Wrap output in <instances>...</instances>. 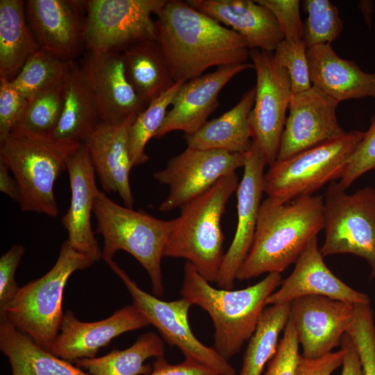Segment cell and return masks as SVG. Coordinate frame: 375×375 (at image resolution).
Listing matches in <instances>:
<instances>
[{
    "label": "cell",
    "instance_id": "obj_45",
    "mask_svg": "<svg viewBox=\"0 0 375 375\" xmlns=\"http://www.w3.org/2000/svg\"><path fill=\"white\" fill-rule=\"evenodd\" d=\"M144 375H219L210 367L197 361L185 359L178 364H170L165 356L156 358L152 370Z\"/></svg>",
    "mask_w": 375,
    "mask_h": 375
},
{
    "label": "cell",
    "instance_id": "obj_12",
    "mask_svg": "<svg viewBox=\"0 0 375 375\" xmlns=\"http://www.w3.org/2000/svg\"><path fill=\"white\" fill-rule=\"evenodd\" d=\"M122 280L135 304L169 345L177 347L190 359L203 364L219 375H236L234 367L213 347L201 342L188 321L192 304L185 299L166 301L142 290L115 261L108 264Z\"/></svg>",
    "mask_w": 375,
    "mask_h": 375
},
{
    "label": "cell",
    "instance_id": "obj_21",
    "mask_svg": "<svg viewBox=\"0 0 375 375\" xmlns=\"http://www.w3.org/2000/svg\"><path fill=\"white\" fill-rule=\"evenodd\" d=\"M66 166L70 182L71 201L61 222L67 231V240L74 249L94 262L99 261L102 250L94 237L90 222L99 190L95 182V169L83 143L71 152Z\"/></svg>",
    "mask_w": 375,
    "mask_h": 375
},
{
    "label": "cell",
    "instance_id": "obj_17",
    "mask_svg": "<svg viewBox=\"0 0 375 375\" xmlns=\"http://www.w3.org/2000/svg\"><path fill=\"white\" fill-rule=\"evenodd\" d=\"M266 164L253 142L245 153L244 173L237 192L238 222L233 240L224 254L217 286L232 290L237 274L245 260L253 240L261 199L264 192V169Z\"/></svg>",
    "mask_w": 375,
    "mask_h": 375
},
{
    "label": "cell",
    "instance_id": "obj_47",
    "mask_svg": "<svg viewBox=\"0 0 375 375\" xmlns=\"http://www.w3.org/2000/svg\"><path fill=\"white\" fill-rule=\"evenodd\" d=\"M8 166L0 161V190L11 199L19 203L21 199L18 184L15 178L9 174Z\"/></svg>",
    "mask_w": 375,
    "mask_h": 375
},
{
    "label": "cell",
    "instance_id": "obj_33",
    "mask_svg": "<svg viewBox=\"0 0 375 375\" xmlns=\"http://www.w3.org/2000/svg\"><path fill=\"white\" fill-rule=\"evenodd\" d=\"M74 62L63 60L39 49L28 58L18 74L10 82L27 99L62 83Z\"/></svg>",
    "mask_w": 375,
    "mask_h": 375
},
{
    "label": "cell",
    "instance_id": "obj_10",
    "mask_svg": "<svg viewBox=\"0 0 375 375\" xmlns=\"http://www.w3.org/2000/svg\"><path fill=\"white\" fill-rule=\"evenodd\" d=\"M167 0H87L84 46L88 52H122L147 40H157L151 14Z\"/></svg>",
    "mask_w": 375,
    "mask_h": 375
},
{
    "label": "cell",
    "instance_id": "obj_24",
    "mask_svg": "<svg viewBox=\"0 0 375 375\" xmlns=\"http://www.w3.org/2000/svg\"><path fill=\"white\" fill-rule=\"evenodd\" d=\"M194 9L231 27L243 37L249 49L273 51L284 40L280 26L265 6L251 0H188Z\"/></svg>",
    "mask_w": 375,
    "mask_h": 375
},
{
    "label": "cell",
    "instance_id": "obj_35",
    "mask_svg": "<svg viewBox=\"0 0 375 375\" xmlns=\"http://www.w3.org/2000/svg\"><path fill=\"white\" fill-rule=\"evenodd\" d=\"M64 81L27 99L15 126L50 135L60 117Z\"/></svg>",
    "mask_w": 375,
    "mask_h": 375
},
{
    "label": "cell",
    "instance_id": "obj_34",
    "mask_svg": "<svg viewBox=\"0 0 375 375\" xmlns=\"http://www.w3.org/2000/svg\"><path fill=\"white\" fill-rule=\"evenodd\" d=\"M184 83L176 81L136 117L128 135V151L132 167L142 165L149 160L144 151L146 145L151 138H155L167 115V108Z\"/></svg>",
    "mask_w": 375,
    "mask_h": 375
},
{
    "label": "cell",
    "instance_id": "obj_46",
    "mask_svg": "<svg viewBox=\"0 0 375 375\" xmlns=\"http://www.w3.org/2000/svg\"><path fill=\"white\" fill-rule=\"evenodd\" d=\"M340 347L345 349L341 375H363L358 351L347 333L342 336Z\"/></svg>",
    "mask_w": 375,
    "mask_h": 375
},
{
    "label": "cell",
    "instance_id": "obj_48",
    "mask_svg": "<svg viewBox=\"0 0 375 375\" xmlns=\"http://www.w3.org/2000/svg\"><path fill=\"white\" fill-rule=\"evenodd\" d=\"M358 8L363 15L366 24L370 26L374 10L372 2L370 1H361Z\"/></svg>",
    "mask_w": 375,
    "mask_h": 375
},
{
    "label": "cell",
    "instance_id": "obj_7",
    "mask_svg": "<svg viewBox=\"0 0 375 375\" xmlns=\"http://www.w3.org/2000/svg\"><path fill=\"white\" fill-rule=\"evenodd\" d=\"M94 262L65 240L52 268L19 288L13 299L0 308V316L49 351L65 314L62 302L67 281L74 272L85 269Z\"/></svg>",
    "mask_w": 375,
    "mask_h": 375
},
{
    "label": "cell",
    "instance_id": "obj_22",
    "mask_svg": "<svg viewBox=\"0 0 375 375\" xmlns=\"http://www.w3.org/2000/svg\"><path fill=\"white\" fill-rule=\"evenodd\" d=\"M137 116L117 123L101 122L83 142L87 147L104 192L117 193L126 207L134 200L129 183L132 165L128 151L130 128Z\"/></svg>",
    "mask_w": 375,
    "mask_h": 375
},
{
    "label": "cell",
    "instance_id": "obj_9",
    "mask_svg": "<svg viewBox=\"0 0 375 375\" xmlns=\"http://www.w3.org/2000/svg\"><path fill=\"white\" fill-rule=\"evenodd\" d=\"M325 239L322 256L349 253L364 259L375 278V189L352 194L338 182L330 183L324 197Z\"/></svg>",
    "mask_w": 375,
    "mask_h": 375
},
{
    "label": "cell",
    "instance_id": "obj_19",
    "mask_svg": "<svg viewBox=\"0 0 375 375\" xmlns=\"http://www.w3.org/2000/svg\"><path fill=\"white\" fill-rule=\"evenodd\" d=\"M81 67L101 122L117 123L146 108L127 80L122 52L88 51Z\"/></svg>",
    "mask_w": 375,
    "mask_h": 375
},
{
    "label": "cell",
    "instance_id": "obj_29",
    "mask_svg": "<svg viewBox=\"0 0 375 375\" xmlns=\"http://www.w3.org/2000/svg\"><path fill=\"white\" fill-rule=\"evenodd\" d=\"M122 56L127 80L146 107L176 83L157 40L135 43Z\"/></svg>",
    "mask_w": 375,
    "mask_h": 375
},
{
    "label": "cell",
    "instance_id": "obj_37",
    "mask_svg": "<svg viewBox=\"0 0 375 375\" xmlns=\"http://www.w3.org/2000/svg\"><path fill=\"white\" fill-rule=\"evenodd\" d=\"M347 333L358 351L363 375H375V324L370 304H354V317Z\"/></svg>",
    "mask_w": 375,
    "mask_h": 375
},
{
    "label": "cell",
    "instance_id": "obj_14",
    "mask_svg": "<svg viewBox=\"0 0 375 375\" xmlns=\"http://www.w3.org/2000/svg\"><path fill=\"white\" fill-rule=\"evenodd\" d=\"M354 304L323 296H305L291 302L292 320L303 357L316 359L332 352L351 324Z\"/></svg>",
    "mask_w": 375,
    "mask_h": 375
},
{
    "label": "cell",
    "instance_id": "obj_39",
    "mask_svg": "<svg viewBox=\"0 0 375 375\" xmlns=\"http://www.w3.org/2000/svg\"><path fill=\"white\" fill-rule=\"evenodd\" d=\"M375 168V115L351 157L339 185L347 190L356 179Z\"/></svg>",
    "mask_w": 375,
    "mask_h": 375
},
{
    "label": "cell",
    "instance_id": "obj_6",
    "mask_svg": "<svg viewBox=\"0 0 375 375\" xmlns=\"http://www.w3.org/2000/svg\"><path fill=\"white\" fill-rule=\"evenodd\" d=\"M96 233L103 238L101 258L108 264L119 250L132 255L148 274L154 296L162 297L164 285L161 260L174 219L156 218L112 201L99 190L94 202Z\"/></svg>",
    "mask_w": 375,
    "mask_h": 375
},
{
    "label": "cell",
    "instance_id": "obj_13",
    "mask_svg": "<svg viewBox=\"0 0 375 375\" xmlns=\"http://www.w3.org/2000/svg\"><path fill=\"white\" fill-rule=\"evenodd\" d=\"M245 153L187 147L153 174L166 185L168 195L158 209L167 212L183 206L210 189L223 176L244 167Z\"/></svg>",
    "mask_w": 375,
    "mask_h": 375
},
{
    "label": "cell",
    "instance_id": "obj_18",
    "mask_svg": "<svg viewBox=\"0 0 375 375\" xmlns=\"http://www.w3.org/2000/svg\"><path fill=\"white\" fill-rule=\"evenodd\" d=\"M149 325L148 319L133 303L117 310L106 319L92 322H81L67 310L49 351L74 363L96 357L99 350L116 337Z\"/></svg>",
    "mask_w": 375,
    "mask_h": 375
},
{
    "label": "cell",
    "instance_id": "obj_27",
    "mask_svg": "<svg viewBox=\"0 0 375 375\" xmlns=\"http://www.w3.org/2000/svg\"><path fill=\"white\" fill-rule=\"evenodd\" d=\"M101 122L94 94L82 67L75 62L64 81L60 119L50 135L70 144H81Z\"/></svg>",
    "mask_w": 375,
    "mask_h": 375
},
{
    "label": "cell",
    "instance_id": "obj_43",
    "mask_svg": "<svg viewBox=\"0 0 375 375\" xmlns=\"http://www.w3.org/2000/svg\"><path fill=\"white\" fill-rule=\"evenodd\" d=\"M24 251L22 245L14 244L0 258V308L13 299L19 288L15 274Z\"/></svg>",
    "mask_w": 375,
    "mask_h": 375
},
{
    "label": "cell",
    "instance_id": "obj_1",
    "mask_svg": "<svg viewBox=\"0 0 375 375\" xmlns=\"http://www.w3.org/2000/svg\"><path fill=\"white\" fill-rule=\"evenodd\" d=\"M156 15L157 40L175 82L200 76L211 67L243 63L249 57L243 37L186 1L167 0Z\"/></svg>",
    "mask_w": 375,
    "mask_h": 375
},
{
    "label": "cell",
    "instance_id": "obj_26",
    "mask_svg": "<svg viewBox=\"0 0 375 375\" xmlns=\"http://www.w3.org/2000/svg\"><path fill=\"white\" fill-rule=\"evenodd\" d=\"M255 94L254 86L245 92L239 102L222 116L207 121L191 134H185L187 147L246 153L253 144L249 115L254 104Z\"/></svg>",
    "mask_w": 375,
    "mask_h": 375
},
{
    "label": "cell",
    "instance_id": "obj_4",
    "mask_svg": "<svg viewBox=\"0 0 375 375\" xmlns=\"http://www.w3.org/2000/svg\"><path fill=\"white\" fill-rule=\"evenodd\" d=\"M238 185L236 172L231 173L180 208L181 214L174 219L164 257L184 258L207 281L216 283L225 254L221 220Z\"/></svg>",
    "mask_w": 375,
    "mask_h": 375
},
{
    "label": "cell",
    "instance_id": "obj_25",
    "mask_svg": "<svg viewBox=\"0 0 375 375\" xmlns=\"http://www.w3.org/2000/svg\"><path fill=\"white\" fill-rule=\"evenodd\" d=\"M307 55L312 85L338 103L375 98V72H365L354 62L340 57L329 44L308 47Z\"/></svg>",
    "mask_w": 375,
    "mask_h": 375
},
{
    "label": "cell",
    "instance_id": "obj_44",
    "mask_svg": "<svg viewBox=\"0 0 375 375\" xmlns=\"http://www.w3.org/2000/svg\"><path fill=\"white\" fill-rule=\"evenodd\" d=\"M345 349L331 352L316 359H308L300 355L297 375H331L342 365Z\"/></svg>",
    "mask_w": 375,
    "mask_h": 375
},
{
    "label": "cell",
    "instance_id": "obj_40",
    "mask_svg": "<svg viewBox=\"0 0 375 375\" xmlns=\"http://www.w3.org/2000/svg\"><path fill=\"white\" fill-rule=\"evenodd\" d=\"M299 344L294 324L289 318L276 351L263 375H297Z\"/></svg>",
    "mask_w": 375,
    "mask_h": 375
},
{
    "label": "cell",
    "instance_id": "obj_42",
    "mask_svg": "<svg viewBox=\"0 0 375 375\" xmlns=\"http://www.w3.org/2000/svg\"><path fill=\"white\" fill-rule=\"evenodd\" d=\"M26 100L10 81L0 79V142L15 127Z\"/></svg>",
    "mask_w": 375,
    "mask_h": 375
},
{
    "label": "cell",
    "instance_id": "obj_31",
    "mask_svg": "<svg viewBox=\"0 0 375 375\" xmlns=\"http://www.w3.org/2000/svg\"><path fill=\"white\" fill-rule=\"evenodd\" d=\"M165 352L164 340L148 331L126 349H112L103 356L81 359L74 364L90 375H144L152 370L144 361L165 356Z\"/></svg>",
    "mask_w": 375,
    "mask_h": 375
},
{
    "label": "cell",
    "instance_id": "obj_2",
    "mask_svg": "<svg viewBox=\"0 0 375 375\" xmlns=\"http://www.w3.org/2000/svg\"><path fill=\"white\" fill-rule=\"evenodd\" d=\"M324 227V197L308 195L283 202L262 201L250 250L236 276L248 280L285 271Z\"/></svg>",
    "mask_w": 375,
    "mask_h": 375
},
{
    "label": "cell",
    "instance_id": "obj_16",
    "mask_svg": "<svg viewBox=\"0 0 375 375\" xmlns=\"http://www.w3.org/2000/svg\"><path fill=\"white\" fill-rule=\"evenodd\" d=\"M25 13L40 49L74 61L85 48V1L28 0Z\"/></svg>",
    "mask_w": 375,
    "mask_h": 375
},
{
    "label": "cell",
    "instance_id": "obj_36",
    "mask_svg": "<svg viewBox=\"0 0 375 375\" xmlns=\"http://www.w3.org/2000/svg\"><path fill=\"white\" fill-rule=\"evenodd\" d=\"M303 8L308 13L303 22L302 40L307 48L336 40L343 29L338 8L328 0H305Z\"/></svg>",
    "mask_w": 375,
    "mask_h": 375
},
{
    "label": "cell",
    "instance_id": "obj_8",
    "mask_svg": "<svg viewBox=\"0 0 375 375\" xmlns=\"http://www.w3.org/2000/svg\"><path fill=\"white\" fill-rule=\"evenodd\" d=\"M365 131H350L342 136L276 160L264 174V192L286 202L312 195L328 183L340 179Z\"/></svg>",
    "mask_w": 375,
    "mask_h": 375
},
{
    "label": "cell",
    "instance_id": "obj_32",
    "mask_svg": "<svg viewBox=\"0 0 375 375\" xmlns=\"http://www.w3.org/2000/svg\"><path fill=\"white\" fill-rule=\"evenodd\" d=\"M291 302L275 303L265 309L249 340L240 375H262L275 354L281 333L289 319Z\"/></svg>",
    "mask_w": 375,
    "mask_h": 375
},
{
    "label": "cell",
    "instance_id": "obj_5",
    "mask_svg": "<svg viewBox=\"0 0 375 375\" xmlns=\"http://www.w3.org/2000/svg\"><path fill=\"white\" fill-rule=\"evenodd\" d=\"M79 144L21 126H15L0 142V161L8 166L17 181L22 210L51 217L58 215L54 183L67 169V158Z\"/></svg>",
    "mask_w": 375,
    "mask_h": 375
},
{
    "label": "cell",
    "instance_id": "obj_49",
    "mask_svg": "<svg viewBox=\"0 0 375 375\" xmlns=\"http://www.w3.org/2000/svg\"><path fill=\"white\" fill-rule=\"evenodd\" d=\"M374 170H375V168L374 169Z\"/></svg>",
    "mask_w": 375,
    "mask_h": 375
},
{
    "label": "cell",
    "instance_id": "obj_3",
    "mask_svg": "<svg viewBox=\"0 0 375 375\" xmlns=\"http://www.w3.org/2000/svg\"><path fill=\"white\" fill-rule=\"evenodd\" d=\"M281 281V274L270 273L244 289H217L187 261L181 295L209 315L214 326L212 347L228 361L251 338L265 309L267 299Z\"/></svg>",
    "mask_w": 375,
    "mask_h": 375
},
{
    "label": "cell",
    "instance_id": "obj_11",
    "mask_svg": "<svg viewBox=\"0 0 375 375\" xmlns=\"http://www.w3.org/2000/svg\"><path fill=\"white\" fill-rule=\"evenodd\" d=\"M249 57L256 74L254 104L249 115L251 138L266 165L270 166L277 158L292 96L290 79L272 51L250 49Z\"/></svg>",
    "mask_w": 375,
    "mask_h": 375
},
{
    "label": "cell",
    "instance_id": "obj_38",
    "mask_svg": "<svg viewBox=\"0 0 375 375\" xmlns=\"http://www.w3.org/2000/svg\"><path fill=\"white\" fill-rule=\"evenodd\" d=\"M274 56L288 72L292 94L312 88L307 47L303 40L290 42L284 39L277 45Z\"/></svg>",
    "mask_w": 375,
    "mask_h": 375
},
{
    "label": "cell",
    "instance_id": "obj_20",
    "mask_svg": "<svg viewBox=\"0 0 375 375\" xmlns=\"http://www.w3.org/2000/svg\"><path fill=\"white\" fill-rule=\"evenodd\" d=\"M251 68H253V64L247 62L219 66L213 72L185 82L155 138H160L174 131H182L185 134L197 131L218 106L222 89L235 75Z\"/></svg>",
    "mask_w": 375,
    "mask_h": 375
},
{
    "label": "cell",
    "instance_id": "obj_15",
    "mask_svg": "<svg viewBox=\"0 0 375 375\" xmlns=\"http://www.w3.org/2000/svg\"><path fill=\"white\" fill-rule=\"evenodd\" d=\"M338 103L318 88L292 94L276 160L338 138L346 131L340 126Z\"/></svg>",
    "mask_w": 375,
    "mask_h": 375
},
{
    "label": "cell",
    "instance_id": "obj_30",
    "mask_svg": "<svg viewBox=\"0 0 375 375\" xmlns=\"http://www.w3.org/2000/svg\"><path fill=\"white\" fill-rule=\"evenodd\" d=\"M40 48L28 24L25 1H0V79L12 81Z\"/></svg>",
    "mask_w": 375,
    "mask_h": 375
},
{
    "label": "cell",
    "instance_id": "obj_23",
    "mask_svg": "<svg viewBox=\"0 0 375 375\" xmlns=\"http://www.w3.org/2000/svg\"><path fill=\"white\" fill-rule=\"evenodd\" d=\"M314 238L295 262L290 275L267 299L266 305L292 302L305 296H323L353 304H370L369 297L347 285L329 269Z\"/></svg>",
    "mask_w": 375,
    "mask_h": 375
},
{
    "label": "cell",
    "instance_id": "obj_41",
    "mask_svg": "<svg viewBox=\"0 0 375 375\" xmlns=\"http://www.w3.org/2000/svg\"><path fill=\"white\" fill-rule=\"evenodd\" d=\"M268 8L276 19L284 39L294 42L302 40L303 23L299 13V0H257Z\"/></svg>",
    "mask_w": 375,
    "mask_h": 375
},
{
    "label": "cell",
    "instance_id": "obj_28",
    "mask_svg": "<svg viewBox=\"0 0 375 375\" xmlns=\"http://www.w3.org/2000/svg\"><path fill=\"white\" fill-rule=\"evenodd\" d=\"M0 350L8 359L12 375H90L40 347L3 316H0Z\"/></svg>",
    "mask_w": 375,
    "mask_h": 375
}]
</instances>
